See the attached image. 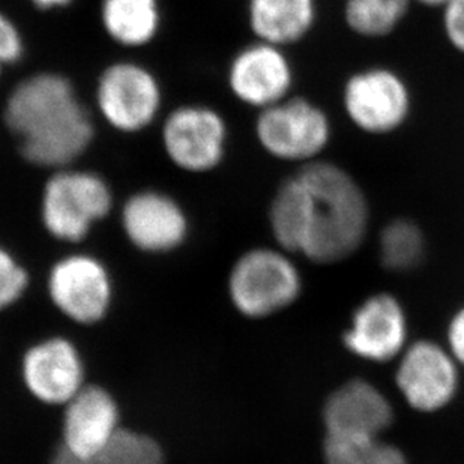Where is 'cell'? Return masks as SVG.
I'll use <instances>...</instances> for the list:
<instances>
[{"instance_id":"obj_1","label":"cell","mask_w":464,"mask_h":464,"mask_svg":"<svg viewBox=\"0 0 464 464\" xmlns=\"http://www.w3.org/2000/svg\"><path fill=\"white\" fill-rule=\"evenodd\" d=\"M370 226L372 207L362 185L346 167L324 158L281 180L267 208L274 244L319 266L358 255Z\"/></svg>"},{"instance_id":"obj_2","label":"cell","mask_w":464,"mask_h":464,"mask_svg":"<svg viewBox=\"0 0 464 464\" xmlns=\"http://www.w3.org/2000/svg\"><path fill=\"white\" fill-rule=\"evenodd\" d=\"M4 122L29 164L54 170L77 161L95 136L91 114L74 86L57 72L22 80L6 98Z\"/></svg>"},{"instance_id":"obj_3","label":"cell","mask_w":464,"mask_h":464,"mask_svg":"<svg viewBox=\"0 0 464 464\" xmlns=\"http://www.w3.org/2000/svg\"><path fill=\"white\" fill-rule=\"evenodd\" d=\"M305 289L298 257L276 246H251L227 276V298L244 319L266 320L290 310Z\"/></svg>"},{"instance_id":"obj_4","label":"cell","mask_w":464,"mask_h":464,"mask_svg":"<svg viewBox=\"0 0 464 464\" xmlns=\"http://www.w3.org/2000/svg\"><path fill=\"white\" fill-rule=\"evenodd\" d=\"M113 208V191L102 176L65 167L45 182L41 194V224L54 241L79 246Z\"/></svg>"},{"instance_id":"obj_5","label":"cell","mask_w":464,"mask_h":464,"mask_svg":"<svg viewBox=\"0 0 464 464\" xmlns=\"http://www.w3.org/2000/svg\"><path fill=\"white\" fill-rule=\"evenodd\" d=\"M255 132L269 157L301 167L324 158L333 141L334 127L322 105L290 95L258 111Z\"/></svg>"},{"instance_id":"obj_6","label":"cell","mask_w":464,"mask_h":464,"mask_svg":"<svg viewBox=\"0 0 464 464\" xmlns=\"http://www.w3.org/2000/svg\"><path fill=\"white\" fill-rule=\"evenodd\" d=\"M342 107L358 131L390 136L400 131L412 116V89L391 66H365L344 80Z\"/></svg>"},{"instance_id":"obj_7","label":"cell","mask_w":464,"mask_h":464,"mask_svg":"<svg viewBox=\"0 0 464 464\" xmlns=\"http://www.w3.org/2000/svg\"><path fill=\"white\" fill-rule=\"evenodd\" d=\"M45 290L54 310L79 326H97L113 308L111 271L102 258L86 251H71L54 260Z\"/></svg>"},{"instance_id":"obj_8","label":"cell","mask_w":464,"mask_h":464,"mask_svg":"<svg viewBox=\"0 0 464 464\" xmlns=\"http://www.w3.org/2000/svg\"><path fill=\"white\" fill-rule=\"evenodd\" d=\"M394 363L395 388L413 412H443L460 394L463 370L443 342L412 340Z\"/></svg>"},{"instance_id":"obj_9","label":"cell","mask_w":464,"mask_h":464,"mask_svg":"<svg viewBox=\"0 0 464 464\" xmlns=\"http://www.w3.org/2000/svg\"><path fill=\"white\" fill-rule=\"evenodd\" d=\"M411 340V319L403 301L386 290L356 304L342 333L344 351L367 363H394Z\"/></svg>"},{"instance_id":"obj_10","label":"cell","mask_w":464,"mask_h":464,"mask_svg":"<svg viewBox=\"0 0 464 464\" xmlns=\"http://www.w3.org/2000/svg\"><path fill=\"white\" fill-rule=\"evenodd\" d=\"M20 377L27 394L50 408H63L88 385V367L79 344L65 335H49L23 352Z\"/></svg>"},{"instance_id":"obj_11","label":"cell","mask_w":464,"mask_h":464,"mask_svg":"<svg viewBox=\"0 0 464 464\" xmlns=\"http://www.w3.org/2000/svg\"><path fill=\"white\" fill-rule=\"evenodd\" d=\"M228 128L217 110L205 105H184L173 110L162 125L166 155L180 170L208 173L223 162Z\"/></svg>"},{"instance_id":"obj_12","label":"cell","mask_w":464,"mask_h":464,"mask_svg":"<svg viewBox=\"0 0 464 464\" xmlns=\"http://www.w3.org/2000/svg\"><path fill=\"white\" fill-rule=\"evenodd\" d=\"M97 104L107 122L121 132L143 131L161 109L157 77L134 62L107 66L97 84Z\"/></svg>"},{"instance_id":"obj_13","label":"cell","mask_w":464,"mask_h":464,"mask_svg":"<svg viewBox=\"0 0 464 464\" xmlns=\"http://www.w3.org/2000/svg\"><path fill=\"white\" fill-rule=\"evenodd\" d=\"M121 227L132 248L148 256H167L184 246L189 237V219L170 194L141 189L121 208Z\"/></svg>"},{"instance_id":"obj_14","label":"cell","mask_w":464,"mask_h":464,"mask_svg":"<svg viewBox=\"0 0 464 464\" xmlns=\"http://www.w3.org/2000/svg\"><path fill=\"white\" fill-rule=\"evenodd\" d=\"M122 408L113 392L88 383L62 408L61 448L77 459L104 451L123 429Z\"/></svg>"},{"instance_id":"obj_15","label":"cell","mask_w":464,"mask_h":464,"mask_svg":"<svg viewBox=\"0 0 464 464\" xmlns=\"http://www.w3.org/2000/svg\"><path fill=\"white\" fill-rule=\"evenodd\" d=\"M320 420L329 436H386L395 422V408L381 386L356 376L324 397Z\"/></svg>"},{"instance_id":"obj_16","label":"cell","mask_w":464,"mask_h":464,"mask_svg":"<svg viewBox=\"0 0 464 464\" xmlns=\"http://www.w3.org/2000/svg\"><path fill=\"white\" fill-rule=\"evenodd\" d=\"M227 82L237 102L260 111L292 95L294 65L285 49L257 40L233 57Z\"/></svg>"},{"instance_id":"obj_17","label":"cell","mask_w":464,"mask_h":464,"mask_svg":"<svg viewBox=\"0 0 464 464\" xmlns=\"http://www.w3.org/2000/svg\"><path fill=\"white\" fill-rule=\"evenodd\" d=\"M246 15L258 41L287 49L314 31L319 0H248Z\"/></svg>"},{"instance_id":"obj_18","label":"cell","mask_w":464,"mask_h":464,"mask_svg":"<svg viewBox=\"0 0 464 464\" xmlns=\"http://www.w3.org/2000/svg\"><path fill=\"white\" fill-rule=\"evenodd\" d=\"M102 23L119 45L143 47L160 31V4L158 0H102Z\"/></svg>"},{"instance_id":"obj_19","label":"cell","mask_w":464,"mask_h":464,"mask_svg":"<svg viewBox=\"0 0 464 464\" xmlns=\"http://www.w3.org/2000/svg\"><path fill=\"white\" fill-rule=\"evenodd\" d=\"M427 237L420 223L395 217L377 235V260L390 274H411L420 269L427 256Z\"/></svg>"},{"instance_id":"obj_20","label":"cell","mask_w":464,"mask_h":464,"mask_svg":"<svg viewBox=\"0 0 464 464\" xmlns=\"http://www.w3.org/2000/svg\"><path fill=\"white\" fill-rule=\"evenodd\" d=\"M412 4V0H344L343 18L353 35L383 40L403 24Z\"/></svg>"},{"instance_id":"obj_21","label":"cell","mask_w":464,"mask_h":464,"mask_svg":"<svg viewBox=\"0 0 464 464\" xmlns=\"http://www.w3.org/2000/svg\"><path fill=\"white\" fill-rule=\"evenodd\" d=\"M324 464H411L408 454L386 436H329L322 440Z\"/></svg>"},{"instance_id":"obj_22","label":"cell","mask_w":464,"mask_h":464,"mask_svg":"<svg viewBox=\"0 0 464 464\" xmlns=\"http://www.w3.org/2000/svg\"><path fill=\"white\" fill-rule=\"evenodd\" d=\"M31 289V272L6 246H0V313L22 303Z\"/></svg>"},{"instance_id":"obj_23","label":"cell","mask_w":464,"mask_h":464,"mask_svg":"<svg viewBox=\"0 0 464 464\" xmlns=\"http://www.w3.org/2000/svg\"><path fill=\"white\" fill-rule=\"evenodd\" d=\"M440 11L445 40L454 52L464 56V0H447Z\"/></svg>"},{"instance_id":"obj_24","label":"cell","mask_w":464,"mask_h":464,"mask_svg":"<svg viewBox=\"0 0 464 464\" xmlns=\"http://www.w3.org/2000/svg\"><path fill=\"white\" fill-rule=\"evenodd\" d=\"M24 54V41L15 23L0 11V63L14 65L22 61Z\"/></svg>"},{"instance_id":"obj_25","label":"cell","mask_w":464,"mask_h":464,"mask_svg":"<svg viewBox=\"0 0 464 464\" xmlns=\"http://www.w3.org/2000/svg\"><path fill=\"white\" fill-rule=\"evenodd\" d=\"M445 346L464 372V304L452 311L445 326Z\"/></svg>"},{"instance_id":"obj_26","label":"cell","mask_w":464,"mask_h":464,"mask_svg":"<svg viewBox=\"0 0 464 464\" xmlns=\"http://www.w3.org/2000/svg\"><path fill=\"white\" fill-rule=\"evenodd\" d=\"M50 464H123L113 451H110V448H105L104 451L100 452L98 456L91 457V459H77V457L70 456L65 451H62L61 448H57V451L53 454Z\"/></svg>"},{"instance_id":"obj_27","label":"cell","mask_w":464,"mask_h":464,"mask_svg":"<svg viewBox=\"0 0 464 464\" xmlns=\"http://www.w3.org/2000/svg\"><path fill=\"white\" fill-rule=\"evenodd\" d=\"M31 2L35 5L36 8L50 11V9L65 8L74 0H31Z\"/></svg>"},{"instance_id":"obj_28","label":"cell","mask_w":464,"mask_h":464,"mask_svg":"<svg viewBox=\"0 0 464 464\" xmlns=\"http://www.w3.org/2000/svg\"><path fill=\"white\" fill-rule=\"evenodd\" d=\"M413 4H420L427 8H442L447 0H412Z\"/></svg>"},{"instance_id":"obj_29","label":"cell","mask_w":464,"mask_h":464,"mask_svg":"<svg viewBox=\"0 0 464 464\" xmlns=\"http://www.w3.org/2000/svg\"><path fill=\"white\" fill-rule=\"evenodd\" d=\"M2 68H4V65H2V63H0V74H2Z\"/></svg>"}]
</instances>
